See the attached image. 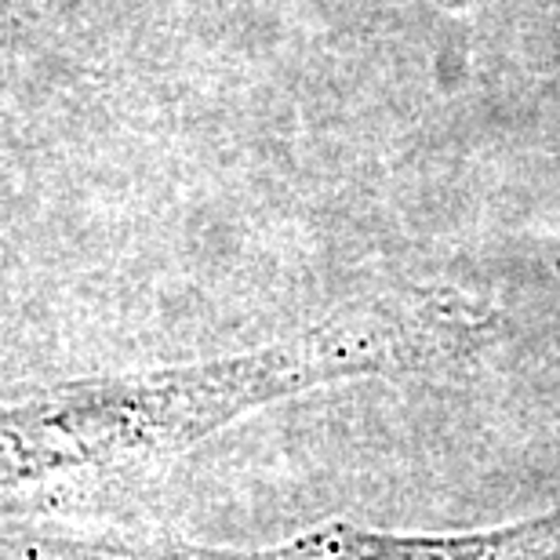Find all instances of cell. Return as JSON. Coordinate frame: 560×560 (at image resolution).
Segmentation results:
<instances>
[{
    "label": "cell",
    "instance_id": "1",
    "mask_svg": "<svg viewBox=\"0 0 560 560\" xmlns=\"http://www.w3.org/2000/svg\"><path fill=\"white\" fill-rule=\"evenodd\" d=\"M164 560H560V510L469 535H386L331 524L262 553L178 550Z\"/></svg>",
    "mask_w": 560,
    "mask_h": 560
}]
</instances>
